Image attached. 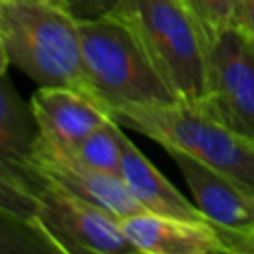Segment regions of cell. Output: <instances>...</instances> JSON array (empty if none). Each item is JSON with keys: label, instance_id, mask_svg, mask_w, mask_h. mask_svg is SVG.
<instances>
[{"label": "cell", "instance_id": "1", "mask_svg": "<svg viewBox=\"0 0 254 254\" xmlns=\"http://www.w3.org/2000/svg\"><path fill=\"white\" fill-rule=\"evenodd\" d=\"M0 28L8 64L40 87H73L91 95L77 20L58 2L0 0Z\"/></svg>", "mask_w": 254, "mask_h": 254}, {"label": "cell", "instance_id": "2", "mask_svg": "<svg viewBox=\"0 0 254 254\" xmlns=\"http://www.w3.org/2000/svg\"><path fill=\"white\" fill-rule=\"evenodd\" d=\"M113 117L157 141L165 151L187 153L254 190V139L230 129L204 101L133 105Z\"/></svg>", "mask_w": 254, "mask_h": 254}, {"label": "cell", "instance_id": "3", "mask_svg": "<svg viewBox=\"0 0 254 254\" xmlns=\"http://www.w3.org/2000/svg\"><path fill=\"white\" fill-rule=\"evenodd\" d=\"M77 30L89 91L111 115L133 105L177 99L131 26L115 12L77 20Z\"/></svg>", "mask_w": 254, "mask_h": 254}, {"label": "cell", "instance_id": "4", "mask_svg": "<svg viewBox=\"0 0 254 254\" xmlns=\"http://www.w3.org/2000/svg\"><path fill=\"white\" fill-rule=\"evenodd\" d=\"M113 12L131 26L177 99H206V38L183 0H119Z\"/></svg>", "mask_w": 254, "mask_h": 254}, {"label": "cell", "instance_id": "5", "mask_svg": "<svg viewBox=\"0 0 254 254\" xmlns=\"http://www.w3.org/2000/svg\"><path fill=\"white\" fill-rule=\"evenodd\" d=\"M36 222L60 254L137 252L125 236L117 216L44 177Z\"/></svg>", "mask_w": 254, "mask_h": 254}, {"label": "cell", "instance_id": "6", "mask_svg": "<svg viewBox=\"0 0 254 254\" xmlns=\"http://www.w3.org/2000/svg\"><path fill=\"white\" fill-rule=\"evenodd\" d=\"M208 95L204 103L236 133L254 139V44L228 28L206 40Z\"/></svg>", "mask_w": 254, "mask_h": 254}, {"label": "cell", "instance_id": "7", "mask_svg": "<svg viewBox=\"0 0 254 254\" xmlns=\"http://www.w3.org/2000/svg\"><path fill=\"white\" fill-rule=\"evenodd\" d=\"M167 153L185 177L200 214L222 232L230 252H236L238 242L254 230V190L187 153Z\"/></svg>", "mask_w": 254, "mask_h": 254}, {"label": "cell", "instance_id": "8", "mask_svg": "<svg viewBox=\"0 0 254 254\" xmlns=\"http://www.w3.org/2000/svg\"><path fill=\"white\" fill-rule=\"evenodd\" d=\"M30 167L38 171L44 179L101 206L119 220L143 212V206L137 202V198L131 194L119 175L93 169L65 151L48 147L40 139L30 159Z\"/></svg>", "mask_w": 254, "mask_h": 254}, {"label": "cell", "instance_id": "9", "mask_svg": "<svg viewBox=\"0 0 254 254\" xmlns=\"http://www.w3.org/2000/svg\"><path fill=\"white\" fill-rule=\"evenodd\" d=\"M30 107L40 141L52 149L71 153L87 135L113 115L89 93L73 87H38Z\"/></svg>", "mask_w": 254, "mask_h": 254}, {"label": "cell", "instance_id": "10", "mask_svg": "<svg viewBox=\"0 0 254 254\" xmlns=\"http://www.w3.org/2000/svg\"><path fill=\"white\" fill-rule=\"evenodd\" d=\"M133 248L145 254H218L230 252L222 232L208 220L137 212L121 218Z\"/></svg>", "mask_w": 254, "mask_h": 254}, {"label": "cell", "instance_id": "11", "mask_svg": "<svg viewBox=\"0 0 254 254\" xmlns=\"http://www.w3.org/2000/svg\"><path fill=\"white\" fill-rule=\"evenodd\" d=\"M121 179L147 212L206 220L196 204L183 196V192L139 151V147L127 135H123Z\"/></svg>", "mask_w": 254, "mask_h": 254}, {"label": "cell", "instance_id": "12", "mask_svg": "<svg viewBox=\"0 0 254 254\" xmlns=\"http://www.w3.org/2000/svg\"><path fill=\"white\" fill-rule=\"evenodd\" d=\"M40 131L30 103H24L6 73L0 75V155L30 165Z\"/></svg>", "mask_w": 254, "mask_h": 254}, {"label": "cell", "instance_id": "13", "mask_svg": "<svg viewBox=\"0 0 254 254\" xmlns=\"http://www.w3.org/2000/svg\"><path fill=\"white\" fill-rule=\"evenodd\" d=\"M42 177L30 165H20L0 155V208L36 220Z\"/></svg>", "mask_w": 254, "mask_h": 254}, {"label": "cell", "instance_id": "14", "mask_svg": "<svg viewBox=\"0 0 254 254\" xmlns=\"http://www.w3.org/2000/svg\"><path fill=\"white\" fill-rule=\"evenodd\" d=\"M123 129L115 117L107 119L99 129L87 135L69 155L77 161L121 177V155H123Z\"/></svg>", "mask_w": 254, "mask_h": 254}, {"label": "cell", "instance_id": "15", "mask_svg": "<svg viewBox=\"0 0 254 254\" xmlns=\"http://www.w3.org/2000/svg\"><path fill=\"white\" fill-rule=\"evenodd\" d=\"M0 254H60L36 220L0 208Z\"/></svg>", "mask_w": 254, "mask_h": 254}, {"label": "cell", "instance_id": "16", "mask_svg": "<svg viewBox=\"0 0 254 254\" xmlns=\"http://www.w3.org/2000/svg\"><path fill=\"white\" fill-rule=\"evenodd\" d=\"M204 38H212L228 28L236 26V14L240 0H183Z\"/></svg>", "mask_w": 254, "mask_h": 254}, {"label": "cell", "instance_id": "17", "mask_svg": "<svg viewBox=\"0 0 254 254\" xmlns=\"http://www.w3.org/2000/svg\"><path fill=\"white\" fill-rule=\"evenodd\" d=\"M65 8L75 20H91L115 10L119 0H54Z\"/></svg>", "mask_w": 254, "mask_h": 254}, {"label": "cell", "instance_id": "18", "mask_svg": "<svg viewBox=\"0 0 254 254\" xmlns=\"http://www.w3.org/2000/svg\"><path fill=\"white\" fill-rule=\"evenodd\" d=\"M234 28H238L254 44V0H240Z\"/></svg>", "mask_w": 254, "mask_h": 254}, {"label": "cell", "instance_id": "19", "mask_svg": "<svg viewBox=\"0 0 254 254\" xmlns=\"http://www.w3.org/2000/svg\"><path fill=\"white\" fill-rule=\"evenodd\" d=\"M236 252H254V230H252L246 238H242V240L238 242Z\"/></svg>", "mask_w": 254, "mask_h": 254}, {"label": "cell", "instance_id": "20", "mask_svg": "<svg viewBox=\"0 0 254 254\" xmlns=\"http://www.w3.org/2000/svg\"><path fill=\"white\" fill-rule=\"evenodd\" d=\"M8 67V58H6V50H4V38H2V28H0V75L6 73Z\"/></svg>", "mask_w": 254, "mask_h": 254}]
</instances>
